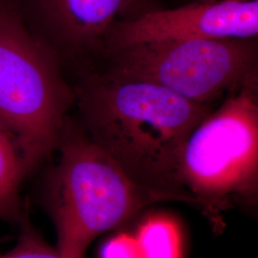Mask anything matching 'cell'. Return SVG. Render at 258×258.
Masks as SVG:
<instances>
[{
	"instance_id": "7c38bea8",
	"label": "cell",
	"mask_w": 258,
	"mask_h": 258,
	"mask_svg": "<svg viewBox=\"0 0 258 258\" xmlns=\"http://www.w3.org/2000/svg\"><path fill=\"white\" fill-rule=\"evenodd\" d=\"M216 1H222V0H184V2H185V3H190V2L207 3V2H216Z\"/></svg>"
},
{
	"instance_id": "5b68a950",
	"label": "cell",
	"mask_w": 258,
	"mask_h": 258,
	"mask_svg": "<svg viewBox=\"0 0 258 258\" xmlns=\"http://www.w3.org/2000/svg\"><path fill=\"white\" fill-rule=\"evenodd\" d=\"M102 61L105 72L153 83L190 102L212 105L258 77V38L135 43L111 49Z\"/></svg>"
},
{
	"instance_id": "6da1fadb",
	"label": "cell",
	"mask_w": 258,
	"mask_h": 258,
	"mask_svg": "<svg viewBox=\"0 0 258 258\" xmlns=\"http://www.w3.org/2000/svg\"><path fill=\"white\" fill-rule=\"evenodd\" d=\"M80 124L137 184L188 204L178 183L184 144L212 105L156 84L96 70L73 87Z\"/></svg>"
},
{
	"instance_id": "30bf717a",
	"label": "cell",
	"mask_w": 258,
	"mask_h": 258,
	"mask_svg": "<svg viewBox=\"0 0 258 258\" xmlns=\"http://www.w3.org/2000/svg\"><path fill=\"white\" fill-rule=\"evenodd\" d=\"M19 225L20 231L17 244L8 251L0 252V258H66L38 233L30 220L27 209Z\"/></svg>"
},
{
	"instance_id": "7a4b0ae2",
	"label": "cell",
	"mask_w": 258,
	"mask_h": 258,
	"mask_svg": "<svg viewBox=\"0 0 258 258\" xmlns=\"http://www.w3.org/2000/svg\"><path fill=\"white\" fill-rule=\"evenodd\" d=\"M56 151L58 160L45 176L41 200L55 228V249L64 257L85 258L99 236L151 205L168 202L134 182L69 116Z\"/></svg>"
},
{
	"instance_id": "3957f363",
	"label": "cell",
	"mask_w": 258,
	"mask_h": 258,
	"mask_svg": "<svg viewBox=\"0 0 258 258\" xmlns=\"http://www.w3.org/2000/svg\"><path fill=\"white\" fill-rule=\"evenodd\" d=\"M178 183L215 231L233 209L258 203V77L229 93L184 144Z\"/></svg>"
},
{
	"instance_id": "8fae6325",
	"label": "cell",
	"mask_w": 258,
	"mask_h": 258,
	"mask_svg": "<svg viewBox=\"0 0 258 258\" xmlns=\"http://www.w3.org/2000/svg\"><path fill=\"white\" fill-rule=\"evenodd\" d=\"M99 258H141L134 236L119 235L107 240L99 252Z\"/></svg>"
},
{
	"instance_id": "ba28073f",
	"label": "cell",
	"mask_w": 258,
	"mask_h": 258,
	"mask_svg": "<svg viewBox=\"0 0 258 258\" xmlns=\"http://www.w3.org/2000/svg\"><path fill=\"white\" fill-rule=\"evenodd\" d=\"M25 176L19 149L0 123V220L17 224L20 221L25 209L19 186Z\"/></svg>"
},
{
	"instance_id": "9c48e42d",
	"label": "cell",
	"mask_w": 258,
	"mask_h": 258,
	"mask_svg": "<svg viewBox=\"0 0 258 258\" xmlns=\"http://www.w3.org/2000/svg\"><path fill=\"white\" fill-rule=\"evenodd\" d=\"M141 258H183V242L178 225L156 215L146 219L133 235Z\"/></svg>"
},
{
	"instance_id": "8992f818",
	"label": "cell",
	"mask_w": 258,
	"mask_h": 258,
	"mask_svg": "<svg viewBox=\"0 0 258 258\" xmlns=\"http://www.w3.org/2000/svg\"><path fill=\"white\" fill-rule=\"evenodd\" d=\"M31 32L56 59L83 74L102 61L111 26L166 8L165 0H12Z\"/></svg>"
},
{
	"instance_id": "52a82bcc",
	"label": "cell",
	"mask_w": 258,
	"mask_h": 258,
	"mask_svg": "<svg viewBox=\"0 0 258 258\" xmlns=\"http://www.w3.org/2000/svg\"><path fill=\"white\" fill-rule=\"evenodd\" d=\"M211 38H258V0L190 2L116 21L107 33L105 53L135 43Z\"/></svg>"
},
{
	"instance_id": "277c9868",
	"label": "cell",
	"mask_w": 258,
	"mask_h": 258,
	"mask_svg": "<svg viewBox=\"0 0 258 258\" xmlns=\"http://www.w3.org/2000/svg\"><path fill=\"white\" fill-rule=\"evenodd\" d=\"M74 88L50 49L12 0H0V123L14 140L26 176L56 151Z\"/></svg>"
}]
</instances>
